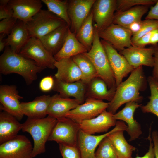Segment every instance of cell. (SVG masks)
<instances>
[{"label":"cell","mask_w":158,"mask_h":158,"mask_svg":"<svg viewBox=\"0 0 158 158\" xmlns=\"http://www.w3.org/2000/svg\"><path fill=\"white\" fill-rule=\"evenodd\" d=\"M13 17L3 19L0 22V34L8 35L10 34L17 21Z\"/></svg>","instance_id":"obj_39"},{"label":"cell","mask_w":158,"mask_h":158,"mask_svg":"<svg viewBox=\"0 0 158 158\" xmlns=\"http://www.w3.org/2000/svg\"><path fill=\"white\" fill-rule=\"evenodd\" d=\"M93 13L92 9L75 34L77 39L88 51L92 47L94 39V28L93 25Z\"/></svg>","instance_id":"obj_31"},{"label":"cell","mask_w":158,"mask_h":158,"mask_svg":"<svg viewBox=\"0 0 158 158\" xmlns=\"http://www.w3.org/2000/svg\"><path fill=\"white\" fill-rule=\"evenodd\" d=\"M127 126L123 121H116L114 128L103 134L95 135L87 134L79 129L78 146L81 158H95V150L101 142L110 134L116 131H126Z\"/></svg>","instance_id":"obj_8"},{"label":"cell","mask_w":158,"mask_h":158,"mask_svg":"<svg viewBox=\"0 0 158 158\" xmlns=\"http://www.w3.org/2000/svg\"><path fill=\"white\" fill-rule=\"evenodd\" d=\"M155 51L154 55V64L152 71V76L158 82V45H154Z\"/></svg>","instance_id":"obj_46"},{"label":"cell","mask_w":158,"mask_h":158,"mask_svg":"<svg viewBox=\"0 0 158 158\" xmlns=\"http://www.w3.org/2000/svg\"><path fill=\"white\" fill-rule=\"evenodd\" d=\"M116 0H96L92 7L94 27L98 32L113 23Z\"/></svg>","instance_id":"obj_14"},{"label":"cell","mask_w":158,"mask_h":158,"mask_svg":"<svg viewBox=\"0 0 158 158\" xmlns=\"http://www.w3.org/2000/svg\"><path fill=\"white\" fill-rule=\"evenodd\" d=\"M30 37L26 23L17 20L5 40L7 46H9L14 52L18 54Z\"/></svg>","instance_id":"obj_27"},{"label":"cell","mask_w":158,"mask_h":158,"mask_svg":"<svg viewBox=\"0 0 158 158\" xmlns=\"http://www.w3.org/2000/svg\"><path fill=\"white\" fill-rule=\"evenodd\" d=\"M72 58L82 73L83 76L82 81L87 84L92 79L97 77L96 71L93 63L83 53L77 54Z\"/></svg>","instance_id":"obj_32"},{"label":"cell","mask_w":158,"mask_h":158,"mask_svg":"<svg viewBox=\"0 0 158 158\" xmlns=\"http://www.w3.org/2000/svg\"><path fill=\"white\" fill-rule=\"evenodd\" d=\"M6 35L0 34V51H2L6 46L5 39H4Z\"/></svg>","instance_id":"obj_49"},{"label":"cell","mask_w":158,"mask_h":158,"mask_svg":"<svg viewBox=\"0 0 158 158\" xmlns=\"http://www.w3.org/2000/svg\"><path fill=\"white\" fill-rule=\"evenodd\" d=\"M78 124L66 117L57 119V121L48 141H54L59 144L77 147L79 130Z\"/></svg>","instance_id":"obj_6"},{"label":"cell","mask_w":158,"mask_h":158,"mask_svg":"<svg viewBox=\"0 0 158 158\" xmlns=\"http://www.w3.org/2000/svg\"><path fill=\"white\" fill-rule=\"evenodd\" d=\"M158 43V28L153 30L151 35L150 44L153 46L156 45Z\"/></svg>","instance_id":"obj_48"},{"label":"cell","mask_w":158,"mask_h":158,"mask_svg":"<svg viewBox=\"0 0 158 158\" xmlns=\"http://www.w3.org/2000/svg\"><path fill=\"white\" fill-rule=\"evenodd\" d=\"M51 97L49 95H42L36 97L32 101L21 102L20 107L23 114L30 118L46 117Z\"/></svg>","instance_id":"obj_23"},{"label":"cell","mask_w":158,"mask_h":158,"mask_svg":"<svg viewBox=\"0 0 158 158\" xmlns=\"http://www.w3.org/2000/svg\"><path fill=\"white\" fill-rule=\"evenodd\" d=\"M46 68L33 60L13 51L7 46L0 57V72L4 75L16 73L29 85L37 78V74Z\"/></svg>","instance_id":"obj_2"},{"label":"cell","mask_w":158,"mask_h":158,"mask_svg":"<svg viewBox=\"0 0 158 158\" xmlns=\"http://www.w3.org/2000/svg\"><path fill=\"white\" fill-rule=\"evenodd\" d=\"M18 54L46 68L53 69L55 68L54 63L56 60L54 56L37 37H30Z\"/></svg>","instance_id":"obj_7"},{"label":"cell","mask_w":158,"mask_h":158,"mask_svg":"<svg viewBox=\"0 0 158 158\" xmlns=\"http://www.w3.org/2000/svg\"><path fill=\"white\" fill-rule=\"evenodd\" d=\"M109 102L92 98H86L85 102L71 110L65 117L79 123L82 121L94 118L107 110Z\"/></svg>","instance_id":"obj_12"},{"label":"cell","mask_w":158,"mask_h":158,"mask_svg":"<svg viewBox=\"0 0 158 158\" xmlns=\"http://www.w3.org/2000/svg\"><path fill=\"white\" fill-rule=\"evenodd\" d=\"M42 2L40 0H9L8 5L13 11V17L26 23L41 9Z\"/></svg>","instance_id":"obj_19"},{"label":"cell","mask_w":158,"mask_h":158,"mask_svg":"<svg viewBox=\"0 0 158 158\" xmlns=\"http://www.w3.org/2000/svg\"><path fill=\"white\" fill-rule=\"evenodd\" d=\"M94 37L92 47L83 53L92 62L96 71L97 77L102 79L109 89L116 90L114 76L101 42L97 30L94 27Z\"/></svg>","instance_id":"obj_4"},{"label":"cell","mask_w":158,"mask_h":158,"mask_svg":"<svg viewBox=\"0 0 158 158\" xmlns=\"http://www.w3.org/2000/svg\"><path fill=\"white\" fill-rule=\"evenodd\" d=\"M33 147L25 136L18 135L0 145V158H33Z\"/></svg>","instance_id":"obj_9"},{"label":"cell","mask_w":158,"mask_h":158,"mask_svg":"<svg viewBox=\"0 0 158 158\" xmlns=\"http://www.w3.org/2000/svg\"><path fill=\"white\" fill-rule=\"evenodd\" d=\"M150 90L149 101L147 104L141 106L142 112L150 113L158 117V82L152 76H149L147 79Z\"/></svg>","instance_id":"obj_34"},{"label":"cell","mask_w":158,"mask_h":158,"mask_svg":"<svg viewBox=\"0 0 158 158\" xmlns=\"http://www.w3.org/2000/svg\"><path fill=\"white\" fill-rule=\"evenodd\" d=\"M151 136L154 144L155 158H158V132L157 130L153 131Z\"/></svg>","instance_id":"obj_47"},{"label":"cell","mask_w":158,"mask_h":158,"mask_svg":"<svg viewBox=\"0 0 158 158\" xmlns=\"http://www.w3.org/2000/svg\"><path fill=\"white\" fill-rule=\"evenodd\" d=\"M57 121V119L48 116L41 118H28L22 124V131L29 133L33 139V158L45 152L46 143Z\"/></svg>","instance_id":"obj_3"},{"label":"cell","mask_w":158,"mask_h":158,"mask_svg":"<svg viewBox=\"0 0 158 158\" xmlns=\"http://www.w3.org/2000/svg\"><path fill=\"white\" fill-rule=\"evenodd\" d=\"M152 31L153 30L140 38L133 44V45L139 47H145L146 45L150 44V37Z\"/></svg>","instance_id":"obj_43"},{"label":"cell","mask_w":158,"mask_h":158,"mask_svg":"<svg viewBox=\"0 0 158 158\" xmlns=\"http://www.w3.org/2000/svg\"><path fill=\"white\" fill-rule=\"evenodd\" d=\"M145 19L158 20V0L154 6L151 7Z\"/></svg>","instance_id":"obj_45"},{"label":"cell","mask_w":158,"mask_h":158,"mask_svg":"<svg viewBox=\"0 0 158 158\" xmlns=\"http://www.w3.org/2000/svg\"><path fill=\"white\" fill-rule=\"evenodd\" d=\"M54 83L53 90L59 93L61 97H73L78 100L81 104L86 99L87 84L81 80L72 83L65 82L54 78Z\"/></svg>","instance_id":"obj_21"},{"label":"cell","mask_w":158,"mask_h":158,"mask_svg":"<svg viewBox=\"0 0 158 158\" xmlns=\"http://www.w3.org/2000/svg\"><path fill=\"white\" fill-rule=\"evenodd\" d=\"M88 51L87 49L79 41L75 35L71 32L70 28L62 47L54 56V57L56 61H58Z\"/></svg>","instance_id":"obj_28"},{"label":"cell","mask_w":158,"mask_h":158,"mask_svg":"<svg viewBox=\"0 0 158 158\" xmlns=\"http://www.w3.org/2000/svg\"><path fill=\"white\" fill-rule=\"evenodd\" d=\"M95 158H118L114 148L108 136L99 144L95 152Z\"/></svg>","instance_id":"obj_35"},{"label":"cell","mask_w":158,"mask_h":158,"mask_svg":"<svg viewBox=\"0 0 158 158\" xmlns=\"http://www.w3.org/2000/svg\"><path fill=\"white\" fill-rule=\"evenodd\" d=\"M114 114L106 110L97 116L78 123L79 128L90 135L107 132L111 127L115 126L116 121Z\"/></svg>","instance_id":"obj_18"},{"label":"cell","mask_w":158,"mask_h":158,"mask_svg":"<svg viewBox=\"0 0 158 158\" xmlns=\"http://www.w3.org/2000/svg\"><path fill=\"white\" fill-rule=\"evenodd\" d=\"M144 23V20L137 21L131 24L128 28L130 31L133 35L137 34L141 30Z\"/></svg>","instance_id":"obj_44"},{"label":"cell","mask_w":158,"mask_h":158,"mask_svg":"<svg viewBox=\"0 0 158 158\" xmlns=\"http://www.w3.org/2000/svg\"><path fill=\"white\" fill-rule=\"evenodd\" d=\"M9 0H0V6H5L8 5Z\"/></svg>","instance_id":"obj_50"},{"label":"cell","mask_w":158,"mask_h":158,"mask_svg":"<svg viewBox=\"0 0 158 158\" xmlns=\"http://www.w3.org/2000/svg\"><path fill=\"white\" fill-rule=\"evenodd\" d=\"M98 32L100 38L109 42L119 51L133 46L132 33L128 29L120 25L113 23Z\"/></svg>","instance_id":"obj_10"},{"label":"cell","mask_w":158,"mask_h":158,"mask_svg":"<svg viewBox=\"0 0 158 158\" xmlns=\"http://www.w3.org/2000/svg\"><path fill=\"white\" fill-rule=\"evenodd\" d=\"M95 0H68V13L71 21L70 29L75 35L89 15Z\"/></svg>","instance_id":"obj_16"},{"label":"cell","mask_w":158,"mask_h":158,"mask_svg":"<svg viewBox=\"0 0 158 158\" xmlns=\"http://www.w3.org/2000/svg\"><path fill=\"white\" fill-rule=\"evenodd\" d=\"M70 28L66 23L39 39L54 56L62 47Z\"/></svg>","instance_id":"obj_24"},{"label":"cell","mask_w":158,"mask_h":158,"mask_svg":"<svg viewBox=\"0 0 158 158\" xmlns=\"http://www.w3.org/2000/svg\"><path fill=\"white\" fill-rule=\"evenodd\" d=\"M23 98L20 96L16 86L1 85L0 86V109L16 117L19 121L24 116L20 100Z\"/></svg>","instance_id":"obj_13"},{"label":"cell","mask_w":158,"mask_h":158,"mask_svg":"<svg viewBox=\"0 0 158 158\" xmlns=\"http://www.w3.org/2000/svg\"><path fill=\"white\" fill-rule=\"evenodd\" d=\"M59 149L63 158H81L78 146L59 144Z\"/></svg>","instance_id":"obj_38"},{"label":"cell","mask_w":158,"mask_h":158,"mask_svg":"<svg viewBox=\"0 0 158 158\" xmlns=\"http://www.w3.org/2000/svg\"><path fill=\"white\" fill-rule=\"evenodd\" d=\"M151 126L149 128V134L147 139L149 141V146L148 152L143 156L137 155L135 158H155V154L154 144L152 142L151 136Z\"/></svg>","instance_id":"obj_41"},{"label":"cell","mask_w":158,"mask_h":158,"mask_svg":"<svg viewBox=\"0 0 158 158\" xmlns=\"http://www.w3.org/2000/svg\"><path fill=\"white\" fill-rule=\"evenodd\" d=\"M116 90L109 89L102 79L95 77L87 84L85 98L110 102L114 97Z\"/></svg>","instance_id":"obj_26"},{"label":"cell","mask_w":158,"mask_h":158,"mask_svg":"<svg viewBox=\"0 0 158 158\" xmlns=\"http://www.w3.org/2000/svg\"><path fill=\"white\" fill-rule=\"evenodd\" d=\"M54 83V77L51 76H47L43 78L40 81L39 87L44 92H48L53 90Z\"/></svg>","instance_id":"obj_40"},{"label":"cell","mask_w":158,"mask_h":158,"mask_svg":"<svg viewBox=\"0 0 158 158\" xmlns=\"http://www.w3.org/2000/svg\"><path fill=\"white\" fill-rule=\"evenodd\" d=\"M142 104L135 102H129L126 104L121 110L114 114V118L116 120H121L127 124L126 131L130 135V142L136 139L142 133L140 124L134 117L135 111Z\"/></svg>","instance_id":"obj_17"},{"label":"cell","mask_w":158,"mask_h":158,"mask_svg":"<svg viewBox=\"0 0 158 158\" xmlns=\"http://www.w3.org/2000/svg\"><path fill=\"white\" fill-rule=\"evenodd\" d=\"M124 131L114 132L108 137L113 145L118 158H133L132 154L136 148L127 142L123 135Z\"/></svg>","instance_id":"obj_30"},{"label":"cell","mask_w":158,"mask_h":158,"mask_svg":"<svg viewBox=\"0 0 158 158\" xmlns=\"http://www.w3.org/2000/svg\"><path fill=\"white\" fill-rule=\"evenodd\" d=\"M22 124L15 116L3 111L0 113V144L18 135L22 129Z\"/></svg>","instance_id":"obj_25"},{"label":"cell","mask_w":158,"mask_h":158,"mask_svg":"<svg viewBox=\"0 0 158 158\" xmlns=\"http://www.w3.org/2000/svg\"><path fill=\"white\" fill-rule=\"evenodd\" d=\"M66 23L48 10L41 9L26 25L30 37L39 38Z\"/></svg>","instance_id":"obj_5"},{"label":"cell","mask_w":158,"mask_h":158,"mask_svg":"<svg viewBox=\"0 0 158 158\" xmlns=\"http://www.w3.org/2000/svg\"><path fill=\"white\" fill-rule=\"evenodd\" d=\"M48 10L63 20L70 27L71 21L68 13V0H42Z\"/></svg>","instance_id":"obj_33"},{"label":"cell","mask_w":158,"mask_h":158,"mask_svg":"<svg viewBox=\"0 0 158 158\" xmlns=\"http://www.w3.org/2000/svg\"><path fill=\"white\" fill-rule=\"evenodd\" d=\"M80 104V102L75 98L63 97L56 94L51 97L47 115L58 119L65 117L67 113Z\"/></svg>","instance_id":"obj_22"},{"label":"cell","mask_w":158,"mask_h":158,"mask_svg":"<svg viewBox=\"0 0 158 158\" xmlns=\"http://www.w3.org/2000/svg\"><path fill=\"white\" fill-rule=\"evenodd\" d=\"M146 85L142 66L134 69L128 78L116 87L114 97L109 102L107 111L114 114L125 103L130 102H140L143 97L140 95V92L146 88Z\"/></svg>","instance_id":"obj_1"},{"label":"cell","mask_w":158,"mask_h":158,"mask_svg":"<svg viewBox=\"0 0 158 158\" xmlns=\"http://www.w3.org/2000/svg\"><path fill=\"white\" fill-rule=\"evenodd\" d=\"M154 46L149 47L132 46L124 49L119 53L123 56L134 69L145 66L153 67L154 64Z\"/></svg>","instance_id":"obj_15"},{"label":"cell","mask_w":158,"mask_h":158,"mask_svg":"<svg viewBox=\"0 0 158 158\" xmlns=\"http://www.w3.org/2000/svg\"><path fill=\"white\" fill-rule=\"evenodd\" d=\"M54 66L57 71L54 77L58 80L72 83L83 80L82 73L72 57L56 61Z\"/></svg>","instance_id":"obj_20"},{"label":"cell","mask_w":158,"mask_h":158,"mask_svg":"<svg viewBox=\"0 0 158 158\" xmlns=\"http://www.w3.org/2000/svg\"><path fill=\"white\" fill-rule=\"evenodd\" d=\"M101 42L114 74L116 87L122 82L123 78L131 73L134 68L130 65L126 58L118 53L110 43L102 39Z\"/></svg>","instance_id":"obj_11"},{"label":"cell","mask_w":158,"mask_h":158,"mask_svg":"<svg viewBox=\"0 0 158 158\" xmlns=\"http://www.w3.org/2000/svg\"><path fill=\"white\" fill-rule=\"evenodd\" d=\"M13 11L8 5L0 6V20L9 18L13 17Z\"/></svg>","instance_id":"obj_42"},{"label":"cell","mask_w":158,"mask_h":158,"mask_svg":"<svg viewBox=\"0 0 158 158\" xmlns=\"http://www.w3.org/2000/svg\"><path fill=\"white\" fill-rule=\"evenodd\" d=\"M157 1V0H117L116 12L124 11L137 6H149L155 4Z\"/></svg>","instance_id":"obj_36"},{"label":"cell","mask_w":158,"mask_h":158,"mask_svg":"<svg viewBox=\"0 0 158 158\" xmlns=\"http://www.w3.org/2000/svg\"><path fill=\"white\" fill-rule=\"evenodd\" d=\"M144 25L141 30L137 34L132 36L131 38L133 44L142 36L158 28V20L145 19Z\"/></svg>","instance_id":"obj_37"},{"label":"cell","mask_w":158,"mask_h":158,"mask_svg":"<svg viewBox=\"0 0 158 158\" xmlns=\"http://www.w3.org/2000/svg\"><path fill=\"white\" fill-rule=\"evenodd\" d=\"M148 6H137L126 11L116 12L114 14L113 23L126 28L133 23L141 20L143 16L148 11Z\"/></svg>","instance_id":"obj_29"}]
</instances>
